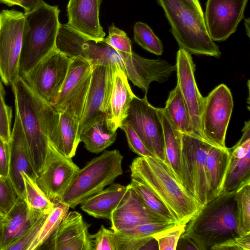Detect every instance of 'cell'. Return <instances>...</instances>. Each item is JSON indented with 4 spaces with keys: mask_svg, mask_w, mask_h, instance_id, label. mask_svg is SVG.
<instances>
[{
    "mask_svg": "<svg viewBox=\"0 0 250 250\" xmlns=\"http://www.w3.org/2000/svg\"><path fill=\"white\" fill-rule=\"evenodd\" d=\"M101 2L102 0H69L66 24L89 37L103 40L105 33L99 21Z\"/></svg>",
    "mask_w": 250,
    "mask_h": 250,
    "instance_id": "obj_22",
    "label": "cell"
},
{
    "mask_svg": "<svg viewBox=\"0 0 250 250\" xmlns=\"http://www.w3.org/2000/svg\"><path fill=\"white\" fill-rule=\"evenodd\" d=\"M128 186L112 183L105 189L90 196L81 204V208L89 215L109 220L114 210L125 196Z\"/></svg>",
    "mask_w": 250,
    "mask_h": 250,
    "instance_id": "obj_25",
    "label": "cell"
},
{
    "mask_svg": "<svg viewBox=\"0 0 250 250\" xmlns=\"http://www.w3.org/2000/svg\"><path fill=\"white\" fill-rule=\"evenodd\" d=\"M116 137V131L109 127L104 115L82 132L80 141L88 151L98 154L112 145Z\"/></svg>",
    "mask_w": 250,
    "mask_h": 250,
    "instance_id": "obj_28",
    "label": "cell"
},
{
    "mask_svg": "<svg viewBox=\"0 0 250 250\" xmlns=\"http://www.w3.org/2000/svg\"><path fill=\"white\" fill-rule=\"evenodd\" d=\"M120 128L125 134L128 146L131 150L142 157H153L154 155L146 148L139 137L127 123L124 122Z\"/></svg>",
    "mask_w": 250,
    "mask_h": 250,
    "instance_id": "obj_45",
    "label": "cell"
},
{
    "mask_svg": "<svg viewBox=\"0 0 250 250\" xmlns=\"http://www.w3.org/2000/svg\"><path fill=\"white\" fill-rule=\"evenodd\" d=\"M69 208L68 206L61 203H55L53 208L48 213L27 250H39L48 239L66 216Z\"/></svg>",
    "mask_w": 250,
    "mask_h": 250,
    "instance_id": "obj_32",
    "label": "cell"
},
{
    "mask_svg": "<svg viewBox=\"0 0 250 250\" xmlns=\"http://www.w3.org/2000/svg\"><path fill=\"white\" fill-rule=\"evenodd\" d=\"M244 24H245V26L246 34H247V36L249 37H250V18L249 17L246 18L245 20Z\"/></svg>",
    "mask_w": 250,
    "mask_h": 250,
    "instance_id": "obj_52",
    "label": "cell"
},
{
    "mask_svg": "<svg viewBox=\"0 0 250 250\" xmlns=\"http://www.w3.org/2000/svg\"><path fill=\"white\" fill-rule=\"evenodd\" d=\"M11 85L29 159L37 174L49 143L57 138L59 112L34 93L21 76Z\"/></svg>",
    "mask_w": 250,
    "mask_h": 250,
    "instance_id": "obj_1",
    "label": "cell"
},
{
    "mask_svg": "<svg viewBox=\"0 0 250 250\" xmlns=\"http://www.w3.org/2000/svg\"><path fill=\"white\" fill-rule=\"evenodd\" d=\"M249 0H208L204 19L208 33L214 42L228 39L244 17Z\"/></svg>",
    "mask_w": 250,
    "mask_h": 250,
    "instance_id": "obj_15",
    "label": "cell"
},
{
    "mask_svg": "<svg viewBox=\"0 0 250 250\" xmlns=\"http://www.w3.org/2000/svg\"><path fill=\"white\" fill-rule=\"evenodd\" d=\"M123 156L117 150H104L88 162L77 174L59 202L74 208L102 190L123 173Z\"/></svg>",
    "mask_w": 250,
    "mask_h": 250,
    "instance_id": "obj_6",
    "label": "cell"
},
{
    "mask_svg": "<svg viewBox=\"0 0 250 250\" xmlns=\"http://www.w3.org/2000/svg\"><path fill=\"white\" fill-rule=\"evenodd\" d=\"M43 0H22V8L24 12L32 10L43 2Z\"/></svg>",
    "mask_w": 250,
    "mask_h": 250,
    "instance_id": "obj_50",
    "label": "cell"
},
{
    "mask_svg": "<svg viewBox=\"0 0 250 250\" xmlns=\"http://www.w3.org/2000/svg\"><path fill=\"white\" fill-rule=\"evenodd\" d=\"M125 122L135 131L154 157L166 164L163 127L158 108L148 102L146 95L132 99Z\"/></svg>",
    "mask_w": 250,
    "mask_h": 250,
    "instance_id": "obj_12",
    "label": "cell"
},
{
    "mask_svg": "<svg viewBox=\"0 0 250 250\" xmlns=\"http://www.w3.org/2000/svg\"><path fill=\"white\" fill-rule=\"evenodd\" d=\"M9 143L10 160L9 176L19 197L23 199L24 183L21 173H26L35 180L37 174L30 161L22 127L16 110Z\"/></svg>",
    "mask_w": 250,
    "mask_h": 250,
    "instance_id": "obj_21",
    "label": "cell"
},
{
    "mask_svg": "<svg viewBox=\"0 0 250 250\" xmlns=\"http://www.w3.org/2000/svg\"><path fill=\"white\" fill-rule=\"evenodd\" d=\"M186 226L184 233L199 250H217L240 236L236 191L222 192L204 205Z\"/></svg>",
    "mask_w": 250,
    "mask_h": 250,
    "instance_id": "obj_2",
    "label": "cell"
},
{
    "mask_svg": "<svg viewBox=\"0 0 250 250\" xmlns=\"http://www.w3.org/2000/svg\"><path fill=\"white\" fill-rule=\"evenodd\" d=\"M177 83L188 107L193 134L203 138L201 116L204 97L201 94L194 77L195 66L191 54L179 48L176 56Z\"/></svg>",
    "mask_w": 250,
    "mask_h": 250,
    "instance_id": "obj_18",
    "label": "cell"
},
{
    "mask_svg": "<svg viewBox=\"0 0 250 250\" xmlns=\"http://www.w3.org/2000/svg\"><path fill=\"white\" fill-rule=\"evenodd\" d=\"M176 250H198V248L192 239L184 232L180 236Z\"/></svg>",
    "mask_w": 250,
    "mask_h": 250,
    "instance_id": "obj_47",
    "label": "cell"
},
{
    "mask_svg": "<svg viewBox=\"0 0 250 250\" xmlns=\"http://www.w3.org/2000/svg\"><path fill=\"white\" fill-rule=\"evenodd\" d=\"M229 159L228 148L211 146L206 160V169L213 199L222 191Z\"/></svg>",
    "mask_w": 250,
    "mask_h": 250,
    "instance_id": "obj_27",
    "label": "cell"
},
{
    "mask_svg": "<svg viewBox=\"0 0 250 250\" xmlns=\"http://www.w3.org/2000/svg\"><path fill=\"white\" fill-rule=\"evenodd\" d=\"M129 185L137 193L143 203L150 210L161 216L167 222L178 223L166 205L145 185L134 178H131Z\"/></svg>",
    "mask_w": 250,
    "mask_h": 250,
    "instance_id": "obj_33",
    "label": "cell"
},
{
    "mask_svg": "<svg viewBox=\"0 0 250 250\" xmlns=\"http://www.w3.org/2000/svg\"><path fill=\"white\" fill-rule=\"evenodd\" d=\"M113 78V67L101 64L93 65L90 85L79 123L80 137L84 129L105 115Z\"/></svg>",
    "mask_w": 250,
    "mask_h": 250,
    "instance_id": "obj_16",
    "label": "cell"
},
{
    "mask_svg": "<svg viewBox=\"0 0 250 250\" xmlns=\"http://www.w3.org/2000/svg\"><path fill=\"white\" fill-rule=\"evenodd\" d=\"M56 49L69 58L81 57L92 65L120 67L124 71L120 54L103 40L89 37L60 23L56 42Z\"/></svg>",
    "mask_w": 250,
    "mask_h": 250,
    "instance_id": "obj_8",
    "label": "cell"
},
{
    "mask_svg": "<svg viewBox=\"0 0 250 250\" xmlns=\"http://www.w3.org/2000/svg\"><path fill=\"white\" fill-rule=\"evenodd\" d=\"M123 200L112 213L111 229L116 232L148 223L169 222L150 210L129 184Z\"/></svg>",
    "mask_w": 250,
    "mask_h": 250,
    "instance_id": "obj_20",
    "label": "cell"
},
{
    "mask_svg": "<svg viewBox=\"0 0 250 250\" xmlns=\"http://www.w3.org/2000/svg\"><path fill=\"white\" fill-rule=\"evenodd\" d=\"M229 154V164L221 193L236 191L243 185L250 182V152L243 156Z\"/></svg>",
    "mask_w": 250,
    "mask_h": 250,
    "instance_id": "obj_31",
    "label": "cell"
},
{
    "mask_svg": "<svg viewBox=\"0 0 250 250\" xmlns=\"http://www.w3.org/2000/svg\"><path fill=\"white\" fill-rule=\"evenodd\" d=\"M175 223H148L136 226L131 229L119 232L121 234L133 237H145L154 234L173 226Z\"/></svg>",
    "mask_w": 250,
    "mask_h": 250,
    "instance_id": "obj_43",
    "label": "cell"
},
{
    "mask_svg": "<svg viewBox=\"0 0 250 250\" xmlns=\"http://www.w3.org/2000/svg\"><path fill=\"white\" fill-rule=\"evenodd\" d=\"M79 169L72 158L62 154L50 142L36 182L47 197L55 204L60 201Z\"/></svg>",
    "mask_w": 250,
    "mask_h": 250,
    "instance_id": "obj_14",
    "label": "cell"
},
{
    "mask_svg": "<svg viewBox=\"0 0 250 250\" xmlns=\"http://www.w3.org/2000/svg\"><path fill=\"white\" fill-rule=\"evenodd\" d=\"M186 224L176 223L172 227L158 232L153 237L160 250H175L180 236L185 232Z\"/></svg>",
    "mask_w": 250,
    "mask_h": 250,
    "instance_id": "obj_38",
    "label": "cell"
},
{
    "mask_svg": "<svg viewBox=\"0 0 250 250\" xmlns=\"http://www.w3.org/2000/svg\"><path fill=\"white\" fill-rule=\"evenodd\" d=\"M119 54L127 79L142 89L145 95L152 82L164 83L176 70V65H173L164 60L146 59L133 52Z\"/></svg>",
    "mask_w": 250,
    "mask_h": 250,
    "instance_id": "obj_19",
    "label": "cell"
},
{
    "mask_svg": "<svg viewBox=\"0 0 250 250\" xmlns=\"http://www.w3.org/2000/svg\"><path fill=\"white\" fill-rule=\"evenodd\" d=\"M163 8L179 48L190 54L218 58L221 53L210 38L204 17L180 0H156Z\"/></svg>",
    "mask_w": 250,
    "mask_h": 250,
    "instance_id": "obj_5",
    "label": "cell"
},
{
    "mask_svg": "<svg viewBox=\"0 0 250 250\" xmlns=\"http://www.w3.org/2000/svg\"><path fill=\"white\" fill-rule=\"evenodd\" d=\"M158 110L163 127L165 164L182 186L181 165L182 133L171 124L161 108H158Z\"/></svg>",
    "mask_w": 250,
    "mask_h": 250,
    "instance_id": "obj_26",
    "label": "cell"
},
{
    "mask_svg": "<svg viewBox=\"0 0 250 250\" xmlns=\"http://www.w3.org/2000/svg\"><path fill=\"white\" fill-rule=\"evenodd\" d=\"M162 109L171 124L179 131L193 134L189 111L177 84L169 92L166 106Z\"/></svg>",
    "mask_w": 250,
    "mask_h": 250,
    "instance_id": "obj_29",
    "label": "cell"
},
{
    "mask_svg": "<svg viewBox=\"0 0 250 250\" xmlns=\"http://www.w3.org/2000/svg\"><path fill=\"white\" fill-rule=\"evenodd\" d=\"M24 183L23 200L29 207L38 212L50 210L55 204L51 202L38 186L36 180L22 173Z\"/></svg>",
    "mask_w": 250,
    "mask_h": 250,
    "instance_id": "obj_34",
    "label": "cell"
},
{
    "mask_svg": "<svg viewBox=\"0 0 250 250\" xmlns=\"http://www.w3.org/2000/svg\"><path fill=\"white\" fill-rule=\"evenodd\" d=\"M135 42L144 49L156 55H161L163 45L161 40L146 23L137 22L134 26Z\"/></svg>",
    "mask_w": 250,
    "mask_h": 250,
    "instance_id": "obj_35",
    "label": "cell"
},
{
    "mask_svg": "<svg viewBox=\"0 0 250 250\" xmlns=\"http://www.w3.org/2000/svg\"><path fill=\"white\" fill-rule=\"evenodd\" d=\"M50 210L43 212L39 215L26 232L18 240L8 247L6 250H27Z\"/></svg>",
    "mask_w": 250,
    "mask_h": 250,
    "instance_id": "obj_41",
    "label": "cell"
},
{
    "mask_svg": "<svg viewBox=\"0 0 250 250\" xmlns=\"http://www.w3.org/2000/svg\"><path fill=\"white\" fill-rule=\"evenodd\" d=\"M135 96L125 72L119 66L113 67L112 87L105 113L108 124L113 130L116 131L122 126Z\"/></svg>",
    "mask_w": 250,
    "mask_h": 250,
    "instance_id": "obj_23",
    "label": "cell"
},
{
    "mask_svg": "<svg viewBox=\"0 0 250 250\" xmlns=\"http://www.w3.org/2000/svg\"><path fill=\"white\" fill-rule=\"evenodd\" d=\"M71 58L55 49L21 77L30 88L52 105L62 88Z\"/></svg>",
    "mask_w": 250,
    "mask_h": 250,
    "instance_id": "obj_11",
    "label": "cell"
},
{
    "mask_svg": "<svg viewBox=\"0 0 250 250\" xmlns=\"http://www.w3.org/2000/svg\"><path fill=\"white\" fill-rule=\"evenodd\" d=\"M109 35L103 41L118 53H131V42L126 34L114 24L108 29Z\"/></svg>",
    "mask_w": 250,
    "mask_h": 250,
    "instance_id": "obj_40",
    "label": "cell"
},
{
    "mask_svg": "<svg viewBox=\"0 0 250 250\" xmlns=\"http://www.w3.org/2000/svg\"><path fill=\"white\" fill-rule=\"evenodd\" d=\"M59 112L58 133L54 146L64 156L72 158L81 142L78 134L79 122L64 112Z\"/></svg>",
    "mask_w": 250,
    "mask_h": 250,
    "instance_id": "obj_30",
    "label": "cell"
},
{
    "mask_svg": "<svg viewBox=\"0 0 250 250\" xmlns=\"http://www.w3.org/2000/svg\"><path fill=\"white\" fill-rule=\"evenodd\" d=\"M4 217V215H3L2 214H1L0 212V224H1L2 223Z\"/></svg>",
    "mask_w": 250,
    "mask_h": 250,
    "instance_id": "obj_53",
    "label": "cell"
},
{
    "mask_svg": "<svg viewBox=\"0 0 250 250\" xmlns=\"http://www.w3.org/2000/svg\"><path fill=\"white\" fill-rule=\"evenodd\" d=\"M2 223L1 224H0V235L1 229V227H2Z\"/></svg>",
    "mask_w": 250,
    "mask_h": 250,
    "instance_id": "obj_54",
    "label": "cell"
},
{
    "mask_svg": "<svg viewBox=\"0 0 250 250\" xmlns=\"http://www.w3.org/2000/svg\"><path fill=\"white\" fill-rule=\"evenodd\" d=\"M60 11L58 6L43 1L24 12L19 64L21 77L56 49Z\"/></svg>",
    "mask_w": 250,
    "mask_h": 250,
    "instance_id": "obj_4",
    "label": "cell"
},
{
    "mask_svg": "<svg viewBox=\"0 0 250 250\" xmlns=\"http://www.w3.org/2000/svg\"><path fill=\"white\" fill-rule=\"evenodd\" d=\"M189 8L193 11L197 13L202 17H204V13L202 9V7L199 0H180Z\"/></svg>",
    "mask_w": 250,
    "mask_h": 250,
    "instance_id": "obj_49",
    "label": "cell"
},
{
    "mask_svg": "<svg viewBox=\"0 0 250 250\" xmlns=\"http://www.w3.org/2000/svg\"><path fill=\"white\" fill-rule=\"evenodd\" d=\"M233 107L231 92L224 84L219 85L204 97L201 116L204 139L219 147H226V133Z\"/></svg>",
    "mask_w": 250,
    "mask_h": 250,
    "instance_id": "obj_13",
    "label": "cell"
},
{
    "mask_svg": "<svg viewBox=\"0 0 250 250\" xmlns=\"http://www.w3.org/2000/svg\"><path fill=\"white\" fill-rule=\"evenodd\" d=\"M240 250H250V232L241 235L235 239Z\"/></svg>",
    "mask_w": 250,
    "mask_h": 250,
    "instance_id": "obj_48",
    "label": "cell"
},
{
    "mask_svg": "<svg viewBox=\"0 0 250 250\" xmlns=\"http://www.w3.org/2000/svg\"><path fill=\"white\" fill-rule=\"evenodd\" d=\"M10 160V143L0 137V175L4 177L9 176Z\"/></svg>",
    "mask_w": 250,
    "mask_h": 250,
    "instance_id": "obj_46",
    "label": "cell"
},
{
    "mask_svg": "<svg viewBox=\"0 0 250 250\" xmlns=\"http://www.w3.org/2000/svg\"><path fill=\"white\" fill-rule=\"evenodd\" d=\"M89 227L80 213L68 212L39 250H94Z\"/></svg>",
    "mask_w": 250,
    "mask_h": 250,
    "instance_id": "obj_17",
    "label": "cell"
},
{
    "mask_svg": "<svg viewBox=\"0 0 250 250\" xmlns=\"http://www.w3.org/2000/svg\"><path fill=\"white\" fill-rule=\"evenodd\" d=\"M94 250H116L115 232L102 225L99 230L90 235Z\"/></svg>",
    "mask_w": 250,
    "mask_h": 250,
    "instance_id": "obj_44",
    "label": "cell"
},
{
    "mask_svg": "<svg viewBox=\"0 0 250 250\" xmlns=\"http://www.w3.org/2000/svg\"><path fill=\"white\" fill-rule=\"evenodd\" d=\"M92 69V64L83 58H71L65 79L52 105L57 111L66 113L79 123L83 112Z\"/></svg>",
    "mask_w": 250,
    "mask_h": 250,
    "instance_id": "obj_10",
    "label": "cell"
},
{
    "mask_svg": "<svg viewBox=\"0 0 250 250\" xmlns=\"http://www.w3.org/2000/svg\"><path fill=\"white\" fill-rule=\"evenodd\" d=\"M0 2L9 6L18 5L22 7V0H0Z\"/></svg>",
    "mask_w": 250,
    "mask_h": 250,
    "instance_id": "obj_51",
    "label": "cell"
},
{
    "mask_svg": "<svg viewBox=\"0 0 250 250\" xmlns=\"http://www.w3.org/2000/svg\"><path fill=\"white\" fill-rule=\"evenodd\" d=\"M131 178L145 185L166 205L178 223L187 224L201 208L167 166L153 157L139 156L129 166Z\"/></svg>",
    "mask_w": 250,
    "mask_h": 250,
    "instance_id": "obj_3",
    "label": "cell"
},
{
    "mask_svg": "<svg viewBox=\"0 0 250 250\" xmlns=\"http://www.w3.org/2000/svg\"><path fill=\"white\" fill-rule=\"evenodd\" d=\"M42 212L32 210L19 197L3 219L0 235V250H6L18 240Z\"/></svg>",
    "mask_w": 250,
    "mask_h": 250,
    "instance_id": "obj_24",
    "label": "cell"
},
{
    "mask_svg": "<svg viewBox=\"0 0 250 250\" xmlns=\"http://www.w3.org/2000/svg\"><path fill=\"white\" fill-rule=\"evenodd\" d=\"M24 13L16 10L0 12V78L11 85L20 77Z\"/></svg>",
    "mask_w": 250,
    "mask_h": 250,
    "instance_id": "obj_9",
    "label": "cell"
},
{
    "mask_svg": "<svg viewBox=\"0 0 250 250\" xmlns=\"http://www.w3.org/2000/svg\"><path fill=\"white\" fill-rule=\"evenodd\" d=\"M212 145L194 134L182 133V186L201 208L213 199L206 169L208 154Z\"/></svg>",
    "mask_w": 250,
    "mask_h": 250,
    "instance_id": "obj_7",
    "label": "cell"
},
{
    "mask_svg": "<svg viewBox=\"0 0 250 250\" xmlns=\"http://www.w3.org/2000/svg\"><path fill=\"white\" fill-rule=\"evenodd\" d=\"M116 250L158 249L157 241L152 236L133 237L116 232Z\"/></svg>",
    "mask_w": 250,
    "mask_h": 250,
    "instance_id": "obj_37",
    "label": "cell"
},
{
    "mask_svg": "<svg viewBox=\"0 0 250 250\" xmlns=\"http://www.w3.org/2000/svg\"><path fill=\"white\" fill-rule=\"evenodd\" d=\"M240 236L250 232V182L236 191Z\"/></svg>",
    "mask_w": 250,
    "mask_h": 250,
    "instance_id": "obj_36",
    "label": "cell"
},
{
    "mask_svg": "<svg viewBox=\"0 0 250 250\" xmlns=\"http://www.w3.org/2000/svg\"><path fill=\"white\" fill-rule=\"evenodd\" d=\"M19 197L10 176L0 175V212L5 216L15 204Z\"/></svg>",
    "mask_w": 250,
    "mask_h": 250,
    "instance_id": "obj_39",
    "label": "cell"
},
{
    "mask_svg": "<svg viewBox=\"0 0 250 250\" xmlns=\"http://www.w3.org/2000/svg\"><path fill=\"white\" fill-rule=\"evenodd\" d=\"M12 117L11 108L5 101V90L0 78V137L6 142H9L12 130Z\"/></svg>",
    "mask_w": 250,
    "mask_h": 250,
    "instance_id": "obj_42",
    "label": "cell"
}]
</instances>
